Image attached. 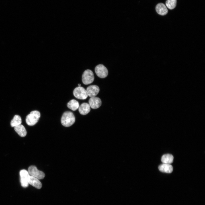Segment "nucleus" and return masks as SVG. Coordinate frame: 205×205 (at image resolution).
Wrapping results in <instances>:
<instances>
[{
    "mask_svg": "<svg viewBox=\"0 0 205 205\" xmlns=\"http://www.w3.org/2000/svg\"><path fill=\"white\" fill-rule=\"evenodd\" d=\"M75 121V116L73 113L70 111L64 112L62 115L61 121L64 126L68 127L71 126Z\"/></svg>",
    "mask_w": 205,
    "mask_h": 205,
    "instance_id": "obj_1",
    "label": "nucleus"
},
{
    "mask_svg": "<svg viewBox=\"0 0 205 205\" xmlns=\"http://www.w3.org/2000/svg\"><path fill=\"white\" fill-rule=\"evenodd\" d=\"M40 116L39 111L37 110L32 111L26 117V123L29 126H33L37 122Z\"/></svg>",
    "mask_w": 205,
    "mask_h": 205,
    "instance_id": "obj_2",
    "label": "nucleus"
},
{
    "mask_svg": "<svg viewBox=\"0 0 205 205\" xmlns=\"http://www.w3.org/2000/svg\"><path fill=\"white\" fill-rule=\"evenodd\" d=\"M82 81L85 85L92 83L94 79V76L93 72L90 69H87L83 72L82 75Z\"/></svg>",
    "mask_w": 205,
    "mask_h": 205,
    "instance_id": "obj_3",
    "label": "nucleus"
},
{
    "mask_svg": "<svg viewBox=\"0 0 205 205\" xmlns=\"http://www.w3.org/2000/svg\"><path fill=\"white\" fill-rule=\"evenodd\" d=\"M28 171L30 176L35 177L39 179H43L45 174L42 171L38 170L34 165H31L28 169Z\"/></svg>",
    "mask_w": 205,
    "mask_h": 205,
    "instance_id": "obj_4",
    "label": "nucleus"
},
{
    "mask_svg": "<svg viewBox=\"0 0 205 205\" xmlns=\"http://www.w3.org/2000/svg\"><path fill=\"white\" fill-rule=\"evenodd\" d=\"M73 94L76 98L81 100L85 99L88 96L86 90L81 86H78L74 89Z\"/></svg>",
    "mask_w": 205,
    "mask_h": 205,
    "instance_id": "obj_5",
    "label": "nucleus"
},
{
    "mask_svg": "<svg viewBox=\"0 0 205 205\" xmlns=\"http://www.w3.org/2000/svg\"><path fill=\"white\" fill-rule=\"evenodd\" d=\"M19 173L21 186L24 188L27 187L29 185L28 181L30 176L28 171L22 169L20 171Z\"/></svg>",
    "mask_w": 205,
    "mask_h": 205,
    "instance_id": "obj_6",
    "label": "nucleus"
},
{
    "mask_svg": "<svg viewBox=\"0 0 205 205\" xmlns=\"http://www.w3.org/2000/svg\"><path fill=\"white\" fill-rule=\"evenodd\" d=\"M95 70L96 75L100 78H104L108 75V71L107 68L102 64H100L97 65Z\"/></svg>",
    "mask_w": 205,
    "mask_h": 205,
    "instance_id": "obj_7",
    "label": "nucleus"
},
{
    "mask_svg": "<svg viewBox=\"0 0 205 205\" xmlns=\"http://www.w3.org/2000/svg\"><path fill=\"white\" fill-rule=\"evenodd\" d=\"M88 96L90 97H96L98 94L100 89L96 85H91L88 86L86 90Z\"/></svg>",
    "mask_w": 205,
    "mask_h": 205,
    "instance_id": "obj_8",
    "label": "nucleus"
},
{
    "mask_svg": "<svg viewBox=\"0 0 205 205\" xmlns=\"http://www.w3.org/2000/svg\"><path fill=\"white\" fill-rule=\"evenodd\" d=\"M89 102L90 107L93 109L98 108L102 104L101 99L99 98L96 97H91L89 100Z\"/></svg>",
    "mask_w": 205,
    "mask_h": 205,
    "instance_id": "obj_9",
    "label": "nucleus"
},
{
    "mask_svg": "<svg viewBox=\"0 0 205 205\" xmlns=\"http://www.w3.org/2000/svg\"><path fill=\"white\" fill-rule=\"evenodd\" d=\"M28 182L29 184L37 189H40L42 187V184L39 179L33 176L30 175Z\"/></svg>",
    "mask_w": 205,
    "mask_h": 205,
    "instance_id": "obj_10",
    "label": "nucleus"
},
{
    "mask_svg": "<svg viewBox=\"0 0 205 205\" xmlns=\"http://www.w3.org/2000/svg\"><path fill=\"white\" fill-rule=\"evenodd\" d=\"M155 9L157 13L161 15H165L168 12V10L165 5L162 3H159L156 5Z\"/></svg>",
    "mask_w": 205,
    "mask_h": 205,
    "instance_id": "obj_11",
    "label": "nucleus"
},
{
    "mask_svg": "<svg viewBox=\"0 0 205 205\" xmlns=\"http://www.w3.org/2000/svg\"><path fill=\"white\" fill-rule=\"evenodd\" d=\"M90 106L87 103L84 102L79 106L78 109L80 113L85 115L89 113L91 110Z\"/></svg>",
    "mask_w": 205,
    "mask_h": 205,
    "instance_id": "obj_12",
    "label": "nucleus"
},
{
    "mask_svg": "<svg viewBox=\"0 0 205 205\" xmlns=\"http://www.w3.org/2000/svg\"><path fill=\"white\" fill-rule=\"evenodd\" d=\"M159 170L161 172L166 173H171L173 171V167L170 164L163 163L160 165L159 167Z\"/></svg>",
    "mask_w": 205,
    "mask_h": 205,
    "instance_id": "obj_13",
    "label": "nucleus"
},
{
    "mask_svg": "<svg viewBox=\"0 0 205 205\" xmlns=\"http://www.w3.org/2000/svg\"><path fill=\"white\" fill-rule=\"evenodd\" d=\"M14 129L15 132L21 137H25L27 134V132L25 127L22 124L14 127Z\"/></svg>",
    "mask_w": 205,
    "mask_h": 205,
    "instance_id": "obj_14",
    "label": "nucleus"
},
{
    "mask_svg": "<svg viewBox=\"0 0 205 205\" xmlns=\"http://www.w3.org/2000/svg\"><path fill=\"white\" fill-rule=\"evenodd\" d=\"M173 157L170 154H167L163 155L161 158V161L163 163L171 164L173 161Z\"/></svg>",
    "mask_w": 205,
    "mask_h": 205,
    "instance_id": "obj_15",
    "label": "nucleus"
},
{
    "mask_svg": "<svg viewBox=\"0 0 205 205\" xmlns=\"http://www.w3.org/2000/svg\"><path fill=\"white\" fill-rule=\"evenodd\" d=\"M78 102L75 99H72L67 104V106L68 108L73 111L77 110L79 106Z\"/></svg>",
    "mask_w": 205,
    "mask_h": 205,
    "instance_id": "obj_16",
    "label": "nucleus"
},
{
    "mask_svg": "<svg viewBox=\"0 0 205 205\" xmlns=\"http://www.w3.org/2000/svg\"><path fill=\"white\" fill-rule=\"evenodd\" d=\"M22 122L21 118L20 117L17 115H15L11 122V125L12 127L21 124Z\"/></svg>",
    "mask_w": 205,
    "mask_h": 205,
    "instance_id": "obj_17",
    "label": "nucleus"
},
{
    "mask_svg": "<svg viewBox=\"0 0 205 205\" xmlns=\"http://www.w3.org/2000/svg\"><path fill=\"white\" fill-rule=\"evenodd\" d=\"M177 2V0H167L166 1V5L169 9H173L176 7Z\"/></svg>",
    "mask_w": 205,
    "mask_h": 205,
    "instance_id": "obj_18",
    "label": "nucleus"
},
{
    "mask_svg": "<svg viewBox=\"0 0 205 205\" xmlns=\"http://www.w3.org/2000/svg\"><path fill=\"white\" fill-rule=\"evenodd\" d=\"M78 86H79H79H81V84H78Z\"/></svg>",
    "mask_w": 205,
    "mask_h": 205,
    "instance_id": "obj_19",
    "label": "nucleus"
}]
</instances>
